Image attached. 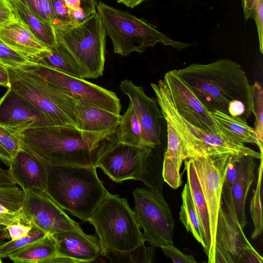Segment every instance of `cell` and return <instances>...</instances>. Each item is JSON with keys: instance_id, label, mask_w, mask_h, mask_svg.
<instances>
[{"instance_id": "6da1fadb", "label": "cell", "mask_w": 263, "mask_h": 263, "mask_svg": "<svg viewBox=\"0 0 263 263\" xmlns=\"http://www.w3.org/2000/svg\"><path fill=\"white\" fill-rule=\"evenodd\" d=\"M177 72L210 112L229 114L230 103L238 100L244 104L247 117L252 113V85L237 62L222 59L209 64H192Z\"/></svg>"}, {"instance_id": "7a4b0ae2", "label": "cell", "mask_w": 263, "mask_h": 263, "mask_svg": "<svg viewBox=\"0 0 263 263\" xmlns=\"http://www.w3.org/2000/svg\"><path fill=\"white\" fill-rule=\"evenodd\" d=\"M115 132H92L69 125L34 127L22 132L24 146L50 164L94 165L101 142Z\"/></svg>"}, {"instance_id": "3957f363", "label": "cell", "mask_w": 263, "mask_h": 263, "mask_svg": "<svg viewBox=\"0 0 263 263\" xmlns=\"http://www.w3.org/2000/svg\"><path fill=\"white\" fill-rule=\"evenodd\" d=\"M41 159L47 175L45 193L62 209L88 221L109 193L98 177L97 168L94 165H56Z\"/></svg>"}, {"instance_id": "277c9868", "label": "cell", "mask_w": 263, "mask_h": 263, "mask_svg": "<svg viewBox=\"0 0 263 263\" xmlns=\"http://www.w3.org/2000/svg\"><path fill=\"white\" fill-rule=\"evenodd\" d=\"M163 161L156 147L125 144L115 132L100 143L94 166L117 183L134 179L142 181L149 189L163 192Z\"/></svg>"}, {"instance_id": "5b68a950", "label": "cell", "mask_w": 263, "mask_h": 263, "mask_svg": "<svg viewBox=\"0 0 263 263\" xmlns=\"http://www.w3.org/2000/svg\"><path fill=\"white\" fill-rule=\"evenodd\" d=\"M88 221L99 237L101 255L119 258L135 251L145 239L125 198L108 193Z\"/></svg>"}, {"instance_id": "8992f818", "label": "cell", "mask_w": 263, "mask_h": 263, "mask_svg": "<svg viewBox=\"0 0 263 263\" xmlns=\"http://www.w3.org/2000/svg\"><path fill=\"white\" fill-rule=\"evenodd\" d=\"M151 87L163 118L172 123L179 135L185 147L187 158L225 155L250 156L259 159L263 157V155L245 146L244 143L229 141L196 127L185 120L176 109L163 80H160L157 84L152 83Z\"/></svg>"}, {"instance_id": "52a82bcc", "label": "cell", "mask_w": 263, "mask_h": 263, "mask_svg": "<svg viewBox=\"0 0 263 263\" xmlns=\"http://www.w3.org/2000/svg\"><path fill=\"white\" fill-rule=\"evenodd\" d=\"M97 12L107 35L110 37L115 53L127 56L133 52L139 53L158 43L171 46L178 50L191 44L176 41L160 32L157 26L138 18L127 11L108 6L99 1Z\"/></svg>"}, {"instance_id": "ba28073f", "label": "cell", "mask_w": 263, "mask_h": 263, "mask_svg": "<svg viewBox=\"0 0 263 263\" xmlns=\"http://www.w3.org/2000/svg\"><path fill=\"white\" fill-rule=\"evenodd\" d=\"M53 27L57 44L76 62L82 78L103 75L107 34L97 12L79 23Z\"/></svg>"}, {"instance_id": "9c48e42d", "label": "cell", "mask_w": 263, "mask_h": 263, "mask_svg": "<svg viewBox=\"0 0 263 263\" xmlns=\"http://www.w3.org/2000/svg\"><path fill=\"white\" fill-rule=\"evenodd\" d=\"M8 70L9 87L60 125L78 128L76 97L19 67Z\"/></svg>"}, {"instance_id": "30bf717a", "label": "cell", "mask_w": 263, "mask_h": 263, "mask_svg": "<svg viewBox=\"0 0 263 263\" xmlns=\"http://www.w3.org/2000/svg\"><path fill=\"white\" fill-rule=\"evenodd\" d=\"M163 192L139 187L133 193L136 218L145 241L154 247L173 244L175 221Z\"/></svg>"}, {"instance_id": "8fae6325", "label": "cell", "mask_w": 263, "mask_h": 263, "mask_svg": "<svg viewBox=\"0 0 263 263\" xmlns=\"http://www.w3.org/2000/svg\"><path fill=\"white\" fill-rule=\"evenodd\" d=\"M21 69L46 83L70 93L81 100L116 114H120V101L116 94L85 80L55 69L30 62Z\"/></svg>"}, {"instance_id": "7c38bea8", "label": "cell", "mask_w": 263, "mask_h": 263, "mask_svg": "<svg viewBox=\"0 0 263 263\" xmlns=\"http://www.w3.org/2000/svg\"><path fill=\"white\" fill-rule=\"evenodd\" d=\"M232 156H235L189 158L193 162L208 209L210 230V244L207 256L209 263H214L217 220L226 171Z\"/></svg>"}, {"instance_id": "4fadbf2b", "label": "cell", "mask_w": 263, "mask_h": 263, "mask_svg": "<svg viewBox=\"0 0 263 263\" xmlns=\"http://www.w3.org/2000/svg\"><path fill=\"white\" fill-rule=\"evenodd\" d=\"M230 189L223 186L216 224L214 263H239L243 252L251 245L239 223Z\"/></svg>"}, {"instance_id": "5bb4252c", "label": "cell", "mask_w": 263, "mask_h": 263, "mask_svg": "<svg viewBox=\"0 0 263 263\" xmlns=\"http://www.w3.org/2000/svg\"><path fill=\"white\" fill-rule=\"evenodd\" d=\"M163 80L168 88L176 109L185 120L196 127L218 135L227 140L241 143L218 124L210 111L178 75L177 70L167 72Z\"/></svg>"}, {"instance_id": "9a60e30c", "label": "cell", "mask_w": 263, "mask_h": 263, "mask_svg": "<svg viewBox=\"0 0 263 263\" xmlns=\"http://www.w3.org/2000/svg\"><path fill=\"white\" fill-rule=\"evenodd\" d=\"M20 221L46 234L81 228L45 192L24 191Z\"/></svg>"}, {"instance_id": "2e32d148", "label": "cell", "mask_w": 263, "mask_h": 263, "mask_svg": "<svg viewBox=\"0 0 263 263\" xmlns=\"http://www.w3.org/2000/svg\"><path fill=\"white\" fill-rule=\"evenodd\" d=\"M120 89L129 100L141 126L143 146L155 148L161 144V121L163 118L157 102L148 97L141 86L130 80L121 82Z\"/></svg>"}, {"instance_id": "e0dca14e", "label": "cell", "mask_w": 263, "mask_h": 263, "mask_svg": "<svg viewBox=\"0 0 263 263\" xmlns=\"http://www.w3.org/2000/svg\"><path fill=\"white\" fill-rule=\"evenodd\" d=\"M0 99V124L19 131L61 125L11 87Z\"/></svg>"}, {"instance_id": "ac0fdd59", "label": "cell", "mask_w": 263, "mask_h": 263, "mask_svg": "<svg viewBox=\"0 0 263 263\" xmlns=\"http://www.w3.org/2000/svg\"><path fill=\"white\" fill-rule=\"evenodd\" d=\"M9 171L16 184L24 191L45 192L47 175L42 159L23 145L9 164Z\"/></svg>"}, {"instance_id": "d6986e66", "label": "cell", "mask_w": 263, "mask_h": 263, "mask_svg": "<svg viewBox=\"0 0 263 263\" xmlns=\"http://www.w3.org/2000/svg\"><path fill=\"white\" fill-rule=\"evenodd\" d=\"M52 235L57 241L59 256L70 263L93 262L101 255L99 239L95 235L85 234L81 228Z\"/></svg>"}, {"instance_id": "ffe728a7", "label": "cell", "mask_w": 263, "mask_h": 263, "mask_svg": "<svg viewBox=\"0 0 263 263\" xmlns=\"http://www.w3.org/2000/svg\"><path fill=\"white\" fill-rule=\"evenodd\" d=\"M77 127L92 132H116L122 116L78 100L76 106Z\"/></svg>"}, {"instance_id": "44dd1931", "label": "cell", "mask_w": 263, "mask_h": 263, "mask_svg": "<svg viewBox=\"0 0 263 263\" xmlns=\"http://www.w3.org/2000/svg\"><path fill=\"white\" fill-rule=\"evenodd\" d=\"M167 126V145L163 161L162 175L164 181L176 189L182 184L180 168L187 159L183 143L172 123L165 120Z\"/></svg>"}, {"instance_id": "7402d4cb", "label": "cell", "mask_w": 263, "mask_h": 263, "mask_svg": "<svg viewBox=\"0 0 263 263\" xmlns=\"http://www.w3.org/2000/svg\"><path fill=\"white\" fill-rule=\"evenodd\" d=\"M0 39L27 58L47 48L18 20L0 25Z\"/></svg>"}, {"instance_id": "603a6c76", "label": "cell", "mask_w": 263, "mask_h": 263, "mask_svg": "<svg viewBox=\"0 0 263 263\" xmlns=\"http://www.w3.org/2000/svg\"><path fill=\"white\" fill-rule=\"evenodd\" d=\"M17 20L22 23L47 48L55 47L57 43L52 25L32 12L20 0H8Z\"/></svg>"}, {"instance_id": "cb8c5ba5", "label": "cell", "mask_w": 263, "mask_h": 263, "mask_svg": "<svg viewBox=\"0 0 263 263\" xmlns=\"http://www.w3.org/2000/svg\"><path fill=\"white\" fill-rule=\"evenodd\" d=\"M59 257L57 241L46 234L9 257L15 263H54Z\"/></svg>"}, {"instance_id": "d4e9b609", "label": "cell", "mask_w": 263, "mask_h": 263, "mask_svg": "<svg viewBox=\"0 0 263 263\" xmlns=\"http://www.w3.org/2000/svg\"><path fill=\"white\" fill-rule=\"evenodd\" d=\"M255 167L254 158L247 156L241 174L230 189L236 214L243 229L247 223L245 212V202L250 187L255 179Z\"/></svg>"}, {"instance_id": "484cf974", "label": "cell", "mask_w": 263, "mask_h": 263, "mask_svg": "<svg viewBox=\"0 0 263 263\" xmlns=\"http://www.w3.org/2000/svg\"><path fill=\"white\" fill-rule=\"evenodd\" d=\"M31 62L49 67L65 74L82 78L76 62L61 46L58 45L52 49L46 48L37 54L28 57Z\"/></svg>"}, {"instance_id": "4316f807", "label": "cell", "mask_w": 263, "mask_h": 263, "mask_svg": "<svg viewBox=\"0 0 263 263\" xmlns=\"http://www.w3.org/2000/svg\"><path fill=\"white\" fill-rule=\"evenodd\" d=\"M184 163L187 174V183L203 232L204 241L207 248L206 255L208 256L210 244V230L206 204L192 160L187 158L184 160Z\"/></svg>"}, {"instance_id": "83f0119b", "label": "cell", "mask_w": 263, "mask_h": 263, "mask_svg": "<svg viewBox=\"0 0 263 263\" xmlns=\"http://www.w3.org/2000/svg\"><path fill=\"white\" fill-rule=\"evenodd\" d=\"M210 112L218 124L238 141L243 143L256 144L260 153L263 155V142L260 141L255 130L248 124L245 119L218 110Z\"/></svg>"}, {"instance_id": "f1b7e54d", "label": "cell", "mask_w": 263, "mask_h": 263, "mask_svg": "<svg viewBox=\"0 0 263 263\" xmlns=\"http://www.w3.org/2000/svg\"><path fill=\"white\" fill-rule=\"evenodd\" d=\"M181 198L182 202L179 213V220L186 230L191 233L195 239L202 245L206 254L207 248L204 241L203 232L187 183L182 190Z\"/></svg>"}, {"instance_id": "f546056e", "label": "cell", "mask_w": 263, "mask_h": 263, "mask_svg": "<svg viewBox=\"0 0 263 263\" xmlns=\"http://www.w3.org/2000/svg\"><path fill=\"white\" fill-rule=\"evenodd\" d=\"M116 133L118 139L125 144L143 146L141 124L130 104L122 116Z\"/></svg>"}, {"instance_id": "4dcf8cb0", "label": "cell", "mask_w": 263, "mask_h": 263, "mask_svg": "<svg viewBox=\"0 0 263 263\" xmlns=\"http://www.w3.org/2000/svg\"><path fill=\"white\" fill-rule=\"evenodd\" d=\"M263 168L262 158L260 159V165L258 169V178L256 187L253 190V196L250 203V213L253 222L254 229L251 238L258 237L262 232V210L261 205V179Z\"/></svg>"}, {"instance_id": "1f68e13d", "label": "cell", "mask_w": 263, "mask_h": 263, "mask_svg": "<svg viewBox=\"0 0 263 263\" xmlns=\"http://www.w3.org/2000/svg\"><path fill=\"white\" fill-rule=\"evenodd\" d=\"M246 20L253 19L256 25L259 50L263 53V0H241Z\"/></svg>"}, {"instance_id": "d6a6232c", "label": "cell", "mask_w": 263, "mask_h": 263, "mask_svg": "<svg viewBox=\"0 0 263 263\" xmlns=\"http://www.w3.org/2000/svg\"><path fill=\"white\" fill-rule=\"evenodd\" d=\"M45 233L39 228L32 226L28 234L21 238L4 242L0 245V258L9 257L29 244L43 237Z\"/></svg>"}, {"instance_id": "836d02e7", "label": "cell", "mask_w": 263, "mask_h": 263, "mask_svg": "<svg viewBox=\"0 0 263 263\" xmlns=\"http://www.w3.org/2000/svg\"><path fill=\"white\" fill-rule=\"evenodd\" d=\"M22 132L0 124V144L11 159L23 147Z\"/></svg>"}, {"instance_id": "e575fe53", "label": "cell", "mask_w": 263, "mask_h": 263, "mask_svg": "<svg viewBox=\"0 0 263 263\" xmlns=\"http://www.w3.org/2000/svg\"><path fill=\"white\" fill-rule=\"evenodd\" d=\"M252 113L255 117V131L263 142V90L257 82L252 85Z\"/></svg>"}, {"instance_id": "d590c367", "label": "cell", "mask_w": 263, "mask_h": 263, "mask_svg": "<svg viewBox=\"0 0 263 263\" xmlns=\"http://www.w3.org/2000/svg\"><path fill=\"white\" fill-rule=\"evenodd\" d=\"M24 196V191L16 185L0 187V203L12 212H19Z\"/></svg>"}, {"instance_id": "8d00e7d4", "label": "cell", "mask_w": 263, "mask_h": 263, "mask_svg": "<svg viewBox=\"0 0 263 263\" xmlns=\"http://www.w3.org/2000/svg\"><path fill=\"white\" fill-rule=\"evenodd\" d=\"M72 11L75 23H79L97 12L100 0H65Z\"/></svg>"}, {"instance_id": "74e56055", "label": "cell", "mask_w": 263, "mask_h": 263, "mask_svg": "<svg viewBox=\"0 0 263 263\" xmlns=\"http://www.w3.org/2000/svg\"><path fill=\"white\" fill-rule=\"evenodd\" d=\"M32 12L53 27L59 24L53 13L51 0H20Z\"/></svg>"}, {"instance_id": "f35d334b", "label": "cell", "mask_w": 263, "mask_h": 263, "mask_svg": "<svg viewBox=\"0 0 263 263\" xmlns=\"http://www.w3.org/2000/svg\"><path fill=\"white\" fill-rule=\"evenodd\" d=\"M0 62L8 67L16 68L30 61L26 57L12 49L0 39Z\"/></svg>"}, {"instance_id": "ab89813d", "label": "cell", "mask_w": 263, "mask_h": 263, "mask_svg": "<svg viewBox=\"0 0 263 263\" xmlns=\"http://www.w3.org/2000/svg\"><path fill=\"white\" fill-rule=\"evenodd\" d=\"M247 156H232L226 171L223 186L231 188L243 170Z\"/></svg>"}, {"instance_id": "60d3db41", "label": "cell", "mask_w": 263, "mask_h": 263, "mask_svg": "<svg viewBox=\"0 0 263 263\" xmlns=\"http://www.w3.org/2000/svg\"><path fill=\"white\" fill-rule=\"evenodd\" d=\"M155 247H146L145 244L142 245L135 251L124 256L118 258L121 262H153L154 260Z\"/></svg>"}, {"instance_id": "b9f144b4", "label": "cell", "mask_w": 263, "mask_h": 263, "mask_svg": "<svg viewBox=\"0 0 263 263\" xmlns=\"http://www.w3.org/2000/svg\"><path fill=\"white\" fill-rule=\"evenodd\" d=\"M51 6L54 16L59 24H74L72 11L67 6L65 0H51Z\"/></svg>"}, {"instance_id": "7bdbcfd3", "label": "cell", "mask_w": 263, "mask_h": 263, "mask_svg": "<svg viewBox=\"0 0 263 263\" xmlns=\"http://www.w3.org/2000/svg\"><path fill=\"white\" fill-rule=\"evenodd\" d=\"M165 255L174 263H196L194 257L184 253L173 244L162 246L160 247Z\"/></svg>"}, {"instance_id": "ee69618b", "label": "cell", "mask_w": 263, "mask_h": 263, "mask_svg": "<svg viewBox=\"0 0 263 263\" xmlns=\"http://www.w3.org/2000/svg\"><path fill=\"white\" fill-rule=\"evenodd\" d=\"M11 240H16L26 236L32 226L27 224L20 220L14 221L6 227Z\"/></svg>"}, {"instance_id": "f6af8a7d", "label": "cell", "mask_w": 263, "mask_h": 263, "mask_svg": "<svg viewBox=\"0 0 263 263\" xmlns=\"http://www.w3.org/2000/svg\"><path fill=\"white\" fill-rule=\"evenodd\" d=\"M17 21L8 0H0V25Z\"/></svg>"}, {"instance_id": "bcb514c9", "label": "cell", "mask_w": 263, "mask_h": 263, "mask_svg": "<svg viewBox=\"0 0 263 263\" xmlns=\"http://www.w3.org/2000/svg\"><path fill=\"white\" fill-rule=\"evenodd\" d=\"M263 258L252 245L243 252L239 263H262Z\"/></svg>"}, {"instance_id": "7dc6e473", "label": "cell", "mask_w": 263, "mask_h": 263, "mask_svg": "<svg viewBox=\"0 0 263 263\" xmlns=\"http://www.w3.org/2000/svg\"><path fill=\"white\" fill-rule=\"evenodd\" d=\"M228 113L229 115L236 117H239L244 113L246 115L245 106L241 101L238 100L233 101L229 104Z\"/></svg>"}, {"instance_id": "c3c4849f", "label": "cell", "mask_w": 263, "mask_h": 263, "mask_svg": "<svg viewBox=\"0 0 263 263\" xmlns=\"http://www.w3.org/2000/svg\"><path fill=\"white\" fill-rule=\"evenodd\" d=\"M16 185L9 169L5 170L0 167V187L12 186Z\"/></svg>"}, {"instance_id": "681fc988", "label": "cell", "mask_w": 263, "mask_h": 263, "mask_svg": "<svg viewBox=\"0 0 263 263\" xmlns=\"http://www.w3.org/2000/svg\"><path fill=\"white\" fill-rule=\"evenodd\" d=\"M20 218V211L11 214H0V226L6 227Z\"/></svg>"}, {"instance_id": "f907efd6", "label": "cell", "mask_w": 263, "mask_h": 263, "mask_svg": "<svg viewBox=\"0 0 263 263\" xmlns=\"http://www.w3.org/2000/svg\"><path fill=\"white\" fill-rule=\"evenodd\" d=\"M0 85L10 87L9 76L8 67L0 62Z\"/></svg>"}, {"instance_id": "816d5d0a", "label": "cell", "mask_w": 263, "mask_h": 263, "mask_svg": "<svg viewBox=\"0 0 263 263\" xmlns=\"http://www.w3.org/2000/svg\"><path fill=\"white\" fill-rule=\"evenodd\" d=\"M145 1L147 0H116L118 3L122 4L130 8H133L139 5Z\"/></svg>"}, {"instance_id": "f5cc1de1", "label": "cell", "mask_w": 263, "mask_h": 263, "mask_svg": "<svg viewBox=\"0 0 263 263\" xmlns=\"http://www.w3.org/2000/svg\"><path fill=\"white\" fill-rule=\"evenodd\" d=\"M0 159L6 165H9L11 158L7 151L0 144Z\"/></svg>"}, {"instance_id": "db71d44e", "label": "cell", "mask_w": 263, "mask_h": 263, "mask_svg": "<svg viewBox=\"0 0 263 263\" xmlns=\"http://www.w3.org/2000/svg\"><path fill=\"white\" fill-rule=\"evenodd\" d=\"M13 213H15L11 212L7 208H6L3 204L0 203V214H13Z\"/></svg>"}, {"instance_id": "11a10c76", "label": "cell", "mask_w": 263, "mask_h": 263, "mask_svg": "<svg viewBox=\"0 0 263 263\" xmlns=\"http://www.w3.org/2000/svg\"><path fill=\"white\" fill-rule=\"evenodd\" d=\"M4 243L3 240H2L0 237V245Z\"/></svg>"}]
</instances>
